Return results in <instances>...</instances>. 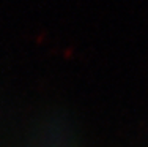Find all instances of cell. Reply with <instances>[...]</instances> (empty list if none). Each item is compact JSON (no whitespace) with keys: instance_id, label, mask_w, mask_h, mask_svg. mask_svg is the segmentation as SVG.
<instances>
[{"instance_id":"cell-1","label":"cell","mask_w":148,"mask_h":147,"mask_svg":"<svg viewBox=\"0 0 148 147\" xmlns=\"http://www.w3.org/2000/svg\"><path fill=\"white\" fill-rule=\"evenodd\" d=\"M27 147H76L65 119L46 115L33 128Z\"/></svg>"}]
</instances>
